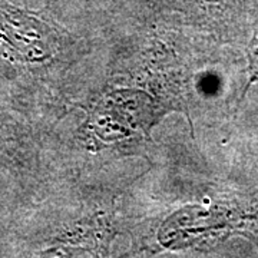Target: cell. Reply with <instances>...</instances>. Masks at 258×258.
I'll use <instances>...</instances> for the list:
<instances>
[{
    "mask_svg": "<svg viewBox=\"0 0 258 258\" xmlns=\"http://www.w3.org/2000/svg\"><path fill=\"white\" fill-rule=\"evenodd\" d=\"M258 81V36H255L248 46V83L244 89L242 95L248 91L249 85Z\"/></svg>",
    "mask_w": 258,
    "mask_h": 258,
    "instance_id": "obj_1",
    "label": "cell"
}]
</instances>
